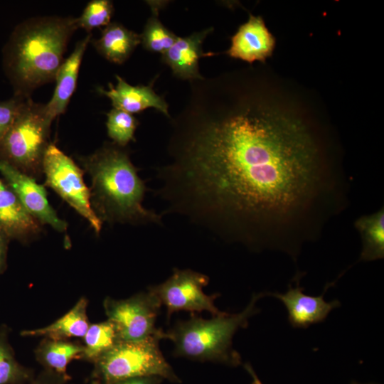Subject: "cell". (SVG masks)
<instances>
[{
    "mask_svg": "<svg viewBox=\"0 0 384 384\" xmlns=\"http://www.w3.org/2000/svg\"><path fill=\"white\" fill-rule=\"evenodd\" d=\"M161 336L140 341H119L95 363L105 383L146 376H159L178 383L179 378L159 348Z\"/></svg>",
    "mask_w": 384,
    "mask_h": 384,
    "instance_id": "cell-6",
    "label": "cell"
},
{
    "mask_svg": "<svg viewBox=\"0 0 384 384\" xmlns=\"http://www.w3.org/2000/svg\"><path fill=\"white\" fill-rule=\"evenodd\" d=\"M80 160L90 176L92 206L102 222L162 224V215L143 206L146 186L122 147L107 143Z\"/></svg>",
    "mask_w": 384,
    "mask_h": 384,
    "instance_id": "cell-3",
    "label": "cell"
},
{
    "mask_svg": "<svg viewBox=\"0 0 384 384\" xmlns=\"http://www.w3.org/2000/svg\"><path fill=\"white\" fill-rule=\"evenodd\" d=\"M42 225L9 188H0V233L6 237L26 240L37 236Z\"/></svg>",
    "mask_w": 384,
    "mask_h": 384,
    "instance_id": "cell-16",
    "label": "cell"
},
{
    "mask_svg": "<svg viewBox=\"0 0 384 384\" xmlns=\"http://www.w3.org/2000/svg\"><path fill=\"white\" fill-rule=\"evenodd\" d=\"M64 378L65 376L48 370L47 372L39 375L38 378L32 380L28 384H61V380Z\"/></svg>",
    "mask_w": 384,
    "mask_h": 384,
    "instance_id": "cell-27",
    "label": "cell"
},
{
    "mask_svg": "<svg viewBox=\"0 0 384 384\" xmlns=\"http://www.w3.org/2000/svg\"><path fill=\"white\" fill-rule=\"evenodd\" d=\"M265 295L253 294L247 306L239 313L223 311L210 319L191 315L186 321L176 322L165 332V338L174 344V356L230 366L240 365L241 356L233 347V337L239 329L248 326L250 318L259 313L256 304Z\"/></svg>",
    "mask_w": 384,
    "mask_h": 384,
    "instance_id": "cell-4",
    "label": "cell"
},
{
    "mask_svg": "<svg viewBox=\"0 0 384 384\" xmlns=\"http://www.w3.org/2000/svg\"><path fill=\"white\" fill-rule=\"evenodd\" d=\"M26 97L14 95L6 100H0V139L7 132Z\"/></svg>",
    "mask_w": 384,
    "mask_h": 384,
    "instance_id": "cell-26",
    "label": "cell"
},
{
    "mask_svg": "<svg viewBox=\"0 0 384 384\" xmlns=\"http://www.w3.org/2000/svg\"><path fill=\"white\" fill-rule=\"evenodd\" d=\"M83 353V346L47 338L38 346L36 356L48 370L65 376L68 364L73 359L82 356Z\"/></svg>",
    "mask_w": 384,
    "mask_h": 384,
    "instance_id": "cell-20",
    "label": "cell"
},
{
    "mask_svg": "<svg viewBox=\"0 0 384 384\" xmlns=\"http://www.w3.org/2000/svg\"><path fill=\"white\" fill-rule=\"evenodd\" d=\"M114 6L110 0H92L87 3L82 14L76 18L78 28L90 31L101 26H107L111 22Z\"/></svg>",
    "mask_w": 384,
    "mask_h": 384,
    "instance_id": "cell-24",
    "label": "cell"
},
{
    "mask_svg": "<svg viewBox=\"0 0 384 384\" xmlns=\"http://www.w3.org/2000/svg\"><path fill=\"white\" fill-rule=\"evenodd\" d=\"M0 173L21 204L41 225H48L59 232L66 230V222L50 205L43 186L4 160H0Z\"/></svg>",
    "mask_w": 384,
    "mask_h": 384,
    "instance_id": "cell-10",
    "label": "cell"
},
{
    "mask_svg": "<svg viewBox=\"0 0 384 384\" xmlns=\"http://www.w3.org/2000/svg\"><path fill=\"white\" fill-rule=\"evenodd\" d=\"M100 55L116 64H122L141 43L140 34L123 25L111 22L102 31L99 38L90 41Z\"/></svg>",
    "mask_w": 384,
    "mask_h": 384,
    "instance_id": "cell-17",
    "label": "cell"
},
{
    "mask_svg": "<svg viewBox=\"0 0 384 384\" xmlns=\"http://www.w3.org/2000/svg\"><path fill=\"white\" fill-rule=\"evenodd\" d=\"M351 384H360V383H358L356 382H353Z\"/></svg>",
    "mask_w": 384,
    "mask_h": 384,
    "instance_id": "cell-32",
    "label": "cell"
},
{
    "mask_svg": "<svg viewBox=\"0 0 384 384\" xmlns=\"http://www.w3.org/2000/svg\"><path fill=\"white\" fill-rule=\"evenodd\" d=\"M354 226L362 240L359 261L369 262L384 257V209L358 218Z\"/></svg>",
    "mask_w": 384,
    "mask_h": 384,
    "instance_id": "cell-19",
    "label": "cell"
},
{
    "mask_svg": "<svg viewBox=\"0 0 384 384\" xmlns=\"http://www.w3.org/2000/svg\"><path fill=\"white\" fill-rule=\"evenodd\" d=\"M274 46L275 39L263 19L250 15L248 21L241 25L232 37L227 54L249 63L264 62L272 55Z\"/></svg>",
    "mask_w": 384,
    "mask_h": 384,
    "instance_id": "cell-12",
    "label": "cell"
},
{
    "mask_svg": "<svg viewBox=\"0 0 384 384\" xmlns=\"http://www.w3.org/2000/svg\"><path fill=\"white\" fill-rule=\"evenodd\" d=\"M87 304V300L81 298L68 312L53 324L38 329L23 331L21 335L43 336L53 340L84 337L90 326L86 314Z\"/></svg>",
    "mask_w": 384,
    "mask_h": 384,
    "instance_id": "cell-18",
    "label": "cell"
},
{
    "mask_svg": "<svg viewBox=\"0 0 384 384\" xmlns=\"http://www.w3.org/2000/svg\"><path fill=\"white\" fill-rule=\"evenodd\" d=\"M212 31L213 28H208L188 36L178 37L173 46L162 54V61L171 68L176 77L190 82L203 78L198 62L201 58L214 55L203 50V41Z\"/></svg>",
    "mask_w": 384,
    "mask_h": 384,
    "instance_id": "cell-13",
    "label": "cell"
},
{
    "mask_svg": "<svg viewBox=\"0 0 384 384\" xmlns=\"http://www.w3.org/2000/svg\"><path fill=\"white\" fill-rule=\"evenodd\" d=\"M304 288L299 282L297 287L289 285L284 293L268 292L266 294L279 299L286 306L288 320L294 328L306 329L312 324L324 321L330 312L341 306L338 300L327 302L324 299V293L318 297L304 294Z\"/></svg>",
    "mask_w": 384,
    "mask_h": 384,
    "instance_id": "cell-11",
    "label": "cell"
},
{
    "mask_svg": "<svg viewBox=\"0 0 384 384\" xmlns=\"http://www.w3.org/2000/svg\"><path fill=\"white\" fill-rule=\"evenodd\" d=\"M28 378L27 370L16 361L6 336L0 333V384H17Z\"/></svg>",
    "mask_w": 384,
    "mask_h": 384,
    "instance_id": "cell-25",
    "label": "cell"
},
{
    "mask_svg": "<svg viewBox=\"0 0 384 384\" xmlns=\"http://www.w3.org/2000/svg\"><path fill=\"white\" fill-rule=\"evenodd\" d=\"M52 121L45 105L26 97L11 126L0 139V160L34 177L42 171L43 160L50 145Z\"/></svg>",
    "mask_w": 384,
    "mask_h": 384,
    "instance_id": "cell-5",
    "label": "cell"
},
{
    "mask_svg": "<svg viewBox=\"0 0 384 384\" xmlns=\"http://www.w3.org/2000/svg\"><path fill=\"white\" fill-rule=\"evenodd\" d=\"M162 380L163 378L159 376H146L132 378L107 384H159Z\"/></svg>",
    "mask_w": 384,
    "mask_h": 384,
    "instance_id": "cell-28",
    "label": "cell"
},
{
    "mask_svg": "<svg viewBox=\"0 0 384 384\" xmlns=\"http://www.w3.org/2000/svg\"><path fill=\"white\" fill-rule=\"evenodd\" d=\"M116 80L117 85L109 83L107 90L97 88L100 94L111 100L113 108L133 114L152 107L171 118L168 104L154 92L151 85L133 86L119 75H116Z\"/></svg>",
    "mask_w": 384,
    "mask_h": 384,
    "instance_id": "cell-14",
    "label": "cell"
},
{
    "mask_svg": "<svg viewBox=\"0 0 384 384\" xmlns=\"http://www.w3.org/2000/svg\"><path fill=\"white\" fill-rule=\"evenodd\" d=\"M244 367L252 378V381L251 384H263L262 381L257 377V374L255 373V372L254 371L252 367L251 366L250 363H245L244 365Z\"/></svg>",
    "mask_w": 384,
    "mask_h": 384,
    "instance_id": "cell-30",
    "label": "cell"
},
{
    "mask_svg": "<svg viewBox=\"0 0 384 384\" xmlns=\"http://www.w3.org/2000/svg\"><path fill=\"white\" fill-rule=\"evenodd\" d=\"M76 18L43 16L18 24L2 50L4 73L14 95L31 97L36 88L55 80Z\"/></svg>",
    "mask_w": 384,
    "mask_h": 384,
    "instance_id": "cell-2",
    "label": "cell"
},
{
    "mask_svg": "<svg viewBox=\"0 0 384 384\" xmlns=\"http://www.w3.org/2000/svg\"><path fill=\"white\" fill-rule=\"evenodd\" d=\"M150 4L152 13L146 21L142 33L140 34L141 43L146 50L162 55L173 46L178 36L160 21L158 16L161 3H150Z\"/></svg>",
    "mask_w": 384,
    "mask_h": 384,
    "instance_id": "cell-22",
    "label": "cell"
},
{
    "mask_svg": "<svg viewBox=\"0 0 384 384\" xmlns=\"http://www.w3.org/2000/svg\"><path fill=\"white\" fill-rule=\"evenodd\" d=\"M209 277L202 273L186 269H174L173 274L163 283L149 288L166 308L167 319L174 312L186 310L191 312L208 311L213 316L220 311L214 304L219 294L208 295L203 288Z\"/></svg>",
    "mask_w": 384,
    "mask_h": 384,
    "instance_id": "cell-9",
    "label": "cell"
},
{
    "mask_svg": "<svg viewBox=\"0 0 384 384\" xmlns=\"http://www.w3.org/2000/svg\"><path fill=\"white\" fill-rule=\"evenodd\" d=\"M46 183L85 218L94 231L100 233L102 222L91 204L90 191L83 179V172L74 161L55 144H50L42 165Z\"/></svg>",
    "mask_w": 384,
    "mask_h": 384,
    "instance_id": "cell-7",
    "label": "cell"
},
{
    "mask_svg": "<svg viewBox=\"0 0 384 384\" xmlns=\"http://www.w3.org/2000/svg\"><path fill=\"white\" fill-rule=\"evenodd\" d=\"M190 82L156 169L165 213L228 242L296 257L339 208L343 174L300 119L233 91L226 76Z\"/></svg>",
    "mask_w": 384,
    "mask_h": 384,
    "instance_id": "cell-1",
    "label": "cell"
},
{
    "mask_svg": "<svg viewBox=\"0 0 384 384\" xmlns=\"http://www.w3.org/2000/svg\"><path fill=\"white\" fill-rule=\"evenodd\" d=\"M161 304L149 289L130 298H107L104 307L108 320L115 326L122 341H140L154 336L165 338V332L155 326Z\"/></svg>",
    "mask_w": 384,
    "mask_h": 384,
    "instance_id": "cell-8",
    "label": "cell"
},
{
    "mask_svg": "<svg viewBox=\"0 0 384 384\" xmlns=\"http://www.w3.org/2000/svg\"><path fill=\"white\" fill-rule=\"evenodd\" d=\"M107 134L116 145L124 147L134 140L138 120L133 114L112 108L107 114Z\"/></svg>",
    "mask_w": 384,
    "mask_h": 384,
    "instance_id": "cell-23",
    "label": "cell"
},
{
    "mask_svg": "<svg viewBox=\"0 0 384 384\" xmlns=\"http://www.w3.org/2000/svg\"><path fill=\"white\" fill-rule=\"evenodd\" d=\"M4 183L0 181V188L3 186Z\"/></svg>",
    "mask_w": 384,
    "mask_h": 384,
    "instance_id": "cell-31",
    "label": "cell"
},
{
    "mask_svg": "<svg viewBox=\"0 0 384 384\" xmlns=\"http://www.w3.org/2000/svg\"><path fill=\"white\" fill-rule=\"evenodd\" d=\"M84 340L82 357L95 362L120 341L115 326L108 319L90 325Z\"/></svg>",
    "mask_w": 384,
    "mask_h": 384,
    "instance_id": "cell-21",
    "label": "cell"
},
{
    "mask_svg": "<svg viewBox=\"0 0 384 384\" xmlns=\"http://www.w3.org/2000/svg\"><path fill=\"white\" fill-rule=\"evenodd\" d=\"M92 40L89 33L79 41L71 54L63 60L55 75V89L50 100L45 105L47 117L53 122L63 114L77 86L78 73L84 53Z\"/></svg>",
    "mask_w": 384,
    "mask_h": 384,
    "instance_id": "cell-15",
    "label": "cell"
},
{
    "mask_svg": "<svg viewBox=\"0 0 384 384\" xmlns=\"http://www.w3.org/2000/svg\"><path fill=\"white\" fill-rule=\"evenodd\" d=\"M7 250V237L0 233V273L2 272L6 265Z\"/></svg>",
    "mask_w": 384,
    "mask_h": 384,
    "instance_id": "cell-29",
    "label": "cell"
}]
</instances>
